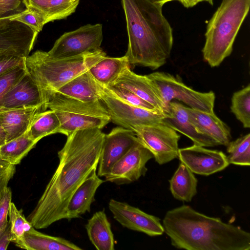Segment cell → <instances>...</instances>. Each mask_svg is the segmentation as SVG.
<instances>
[{"instance_id":"cell-1","label":"cell","mask_w":250,"mask_h":250,"mask_svg":"<svg viewBox=\"0 0 250 250\" xmlns=\"http://www.w3.org/2000/svg\"><path fill=\"white\" fill-rule=\"evenodd\" d=\"M105 134L101 129L94 128L76 130L67 136L58 152V167L27 218L34 228H47L65 219L71 196L97 168Z\"/></svg>"},{"instance_id":"cell-2","label":"cell","mask_w":250,"mask_h":250,"mask_svg":"<svg viewBox=\"0 0 250 250\" xmlns=\"http://www.w3.org/2000/svg\"><path fill=\"white\" fill-rule=\"evenodd\" d=\"M171 245L188 250H249L250 234L187 205L168 210L163 220Z\"/></svg>"},{"instance_id":"cell-3","label":"cell","mask_w":250,"mask_h":250,"mask_svg":"<svg viewBox=\"0 0 250 250\" xmlns=\"http://www.w3.org/2000/svg\"><path fill=\"white\" fill-rule=\"evenodd\" d=\"M128 36L130 65L155 70L164 65L173 45L172 28L162 7L149 0H121Z\"/></svg>"},{"instance_id":"cell-4","label":"cell","mask_w":250,"mask_h":250,"mask_svg":"<svg viewBox=\"0 0 250 250\" xmlns=\"http://www.w3.org/2000/svg\"><path fill=\"white\" fill-rule=\"evenodd\" d=\"M106 53L100 48L86 53L64 58H53L46 52L37 50L25 58L28 73L40 88L42 111L46 110L50 97L66 83L88 70Z\"/></svg>"},{"instance_id":"cell-5","label":"cell","mask_w":250,"mask_h":250,"mask_svg":"<svg viewBox=\"0 0 250 250\" xmlns=\"http://www.w3.org/2000/svg\"><path fill=\"white\" fill-rule=\"evenodd\" d=\"M250 6V0H223L208 21L202 52L211 67L219 66L231 53Z\"/></svg>"},{"instance_id":"cell-6","label":"cell","mask_w":250,"mask_h":250,"mask_svg":"<svg viewBox=\"0 0 250 250\" xmlns=\"http://www.w3.org/2000/svg\"><path fill=\"white\" fill-rule=\"evenodd\" d=\"M47 108L54 111L59 120V133L66 136L78 130L102 129L110 122L101 100L83 102L55 93L50 97Z\"/></svg>"},{"instance_id":"cell-7","label":"cell","mask_w":250,"mask_h":250,"mask_svg":"<svg viewBox=\"0 0 250 250\" xmlns=\"http://www.w3.org/2000/svg\"><path fill=\"white\" fill-rule=\"evenodd\" d=\"M159 89L165 103L177 100L190 108L208 113L214 112V92H201L185 84L179 78L166 72H156L147 75Z\"/></svg>"},{"instance_id":"cell-8","label":"cell","mask_w":250,"mask_h":250,"mask_svg":"<svg viewBox=\"0 0 250 250\" xmlns=\"http://www.w3.org/2000/svg\"><path fill=\"white\" fill-rule=\"evenodd\" d=\"M132 131L140 143L151 152L159 165L178 158L180 136L162 121L137 126Z\"/></svg>"},{"instance_id":"cell-9","label":"cell","mask_w":250,"mask_h":250,"mask_svg":"<svg viewBox=\"0 0 250 250\" xmlns=\"http://www.w3.org/2000/svg\"><path fill=\"white\" fill-rule=\"evenodd\" d=\"M101 100L108 112L110 121L119 126L131 130L137 126L161 122L167 115L160 111L132 105L117 97L104 87L101 94Z\"/></svg>"},{"instance_id":"cell-10","label":"cell","mask_w":250,"mask_h":250,"mask_svg":"<svg viewBox=\"0 0 250 250\" xmlns=\"http://www.w3.org/2000/svg\"><path fill=\"white\" fill-rule=\"evenodd\" d=\"M103 39L101 24H87L63 34L47 53L53 58L74 57L100 48Z\"/></svg>"},{"instance_id":"cell-11","label":"cell","mask_w":250,"mask_h":250,"mask_svg":"<svg viewBox=\"0 0 250 250\" xmlns=\"http://www.w3.org/2000/svg\"><path fill=\"white\" fill-rule=\"evenodd\" d=\"M152 158L151 152L139 141L114 164L105 180L118 185L137 181L146 175V164Z\"/></svg>"},{"instance_id":"cell-12","label":"cell","mask_w":250,"mask_h":250,"mask_svg":"<svg viewBox=\"0 0 250 250\" xmlns=\"http://www.w3.org/2000/svg\"><path fill=\"white\" fill-rule=\"evenodd\" d=\"M0 18V56H29L38 32L26 25L11 19Z\"/></svg>"},{"instance_id":"cell-13","label":"cell","mask_w":250,"mask_h":250,"mask_svg":"<svg viewBox=\"0 0 250 250\" xmlns=\"http://www.w3.org/2000/svg\"><path fill=\"white\" fill-rule=\"evenodd\" d=\"M108 208L114 219L123 227L150 236L161 235L164 232L158 217L128 203L112 199L109 202Z\"/></svg>"},{"instance_id":"cell-14","label":"cell","mask_w":250,"mask_h":250,"mask_svg":"<svg viewBox=\"0 0 250 250\" xmlns=\"http://www.w3.org/2000/svg\"><path fill=\"white\" fill-rule=\"evenodd\" d=\"M139 141L131 130L118 126L105 134L98 163L97 175L105 176L121 158Z\"/></svg>"},{"instance_id":"cell-15","label":"cell","mask_w":250,"mask_h":250,"mask_svg":"<svg viewBox=\"0 0 250 250\" xmlns=\"http://www.w3.org/2000/svg\"><path fill=\"white\" fill-rule=\"evenodd\" d=\"M178 158L193 173L205 176L220 171L229 165L227 156L222 151L195 144L179 148Z\"/></svg>"},{"instance_id":"cell-16","label":"cell","mask_w":250,"mask_h":250,"mask_svg":"<svg viewBox=\"0 0 250 250\" xmlns=\"http://www.w3.org/2000/svg\"><path fill=\"white\" fill-rule=\"evenodd\" d=\"M42 106L40 88L27 72L0 100V111L37 107L40 112Z\"/></svg>"},{"instance_id":"cell-17","label":"cell","mask_w":250,"mask_h":250,"mask_svg":"<svg viewBox=\"0 0 250 250\" xmlns=\"http://www.w3.org/2000/svg\"><path fill=\"white\" fill-rule=\"evenodd\" d=\"M162 121L189 138L195 145L206 147L219 145L214 140L196 129L190 120L187 106L177 101H172L168 104L167 115Z\"/></svg>"},{"instance_id":"cell-18","label":"cell","mask_w":250,"mask_h":250,"mask_svg":"<svg viewBox=\"0 0 250 250\" xmlns=\"http://www.w3.org/2000/svg\"><path fill=\"white\" fill-rule=\"evenodd\" d=\"M114 85L130 90L157 110L167 114V106L157 87L147 75L137 74L130 67L124 72Z\"/></svg>"},{"instance_id":"cell-19","label":"cell","mask_w":250,"mask_h":250,"mask_svg":"<svg viewBox=\"0 0 250 250\" xmlns=\"http://www.w3.org/2000/svg\"><path fill=\"white\" fill-rule=\"evenodd\" d=\"M96 170L95 168L91 172L71 196L66 207L65 219L78 218L90 211L96 192L104 182L97 175Z\"/></svg>"},{"instance_id":"cell-20","label":"cell","mask_w":250,"mask_h":250,"mask_svg":"<svg viewBox=\"0 0 250 250\" xmlns=\"http://www.w3.org/2000/svg\"><path fill=\"white\" fill-rule=\"evenodd\" d=\"M188 115L196 129L207 135L219 145L227 146L231 139L229 126L214 112L208 113L187 106Z\"/></svg>"},{"instance_id":"cell-21","label":"cell","mask_w":250,"mask_h":250,"mask_svg":"<svg viewBox=\"0 0 250 250\" xmlns=\"http://www.w3.org/2000/svg\"><path fill=\"white\" fill-rule=\"evenodd\" d=\"M103 88L88 70L62 86L56 93L81 101L95 102L101 100Z\"/></svg>"},{"instance_id":"cell-22","label":"cell","mask_w":250,"mask_h":250,"mask_svg":"<svg viewBox=\"0 0 250 250\" xmlns=\"http://www.w3.org/2000/svg\"><path fill=\"white\" fill-rule=\"evenodd\" d=\"M19 248L27 250H82L83 249L62 237L47 235L32 227L21 239L15 243Z\"/></svg>"},{"instance_id":"cell-23","label":"cell","mask_w":250,"mask_h":250,"mask_svg":"<svg viewBox=\"0 0 250 250\" xmlns=\"http://www.w3.org/2000/svg\"><path fill=\"white\" fill-rule=\"evenodd\" d=\"M130 63L126 56L121 57L105 56L92 66L88 71L100 85L108 87L114 85Z\"/></svg>"},{"instance_id":"cell-24","label":"cell","mask_w":250,"mask_h":250,"mask_svg":"<svg viewBox=\"0 0 250 250\" xmlns=\"http://www.w3.org/2000/svg\"><path fill=\"white\" fill-rule=\"evenodd\" d=\"M80 0H23L26 8L40 15L45 24L66 18L74 13Z\"/></svg>"},{"instance_id":"cell-25","label":"cell","mask_w":250,"mask_h":250,"mask_svg":"<svg viewBox=\"0 0 250 250\" xmlns=\"http://www.w3.org/2000/svg\"><path fill=\"white\" fill-rule=\"evenodd\" d=\"M85 228L89 240L97 250H114L113 233L104 209L94 213Z\"/></svg>"},{"instance_id":"cell-26","label":"cell","mask_w":250,"mask_h":250,"mask_svg":"<svg viewBox=\"0 0 250 250\" xmlns=\"http://www.w3.org/2000/svg\"><path fill=\"white\" fill-rule=\"evenodd\" d=\"M37 107L13 109L0 111V123L6 134V142L24 134L28 130Z\"/></svg>"},{"instance_id":"cell-27","label":"cell","mask_w":250,"mask_h":250,"mask_svg":"<svg viewBox=\"0 0 250 250\" xmlns=\"http://www.w3.org/2000/svg\"><path fill=\"white\" fill-rule=\"evenodd\" d=\"M169 182L171 194L178 200L189 202L197 193V180L181 162Z\"/></svg>"},{"instance_id":"cell-28","label":"cell","mask_w":250,"mask_h":250,"mask_svg":"<svg viewBox=\"0 0 250 250\" xmlns=\"http://www.w3.org/2000/svg\"><path fill=\"white\" fill-rule=\"evenodd\" d=\"M59 120L55 112L51 109L38 111L34 115L26 133L36 142L42 138L59 133Z\"/></svg>"},{"instance_id":"cell-29","label":"cell","mask_w":250,"mask_h":250,"mask_svg":"<svg viewBox=\"0 0 250 250\" xmlns=\"http://www.w3.org/2000/svg\"><path fill=\"white\" fill-rule=\"evenodd\" d=\"M37 143L29 137L26 132L0 146V158L13 165H18Z\"/></svg>"},{"instance_id":"cell-30","label":"cell","mask_w":250,"mask_h":250,"mask_svg":"<svg viewBox=\"0 0 250 250\" xmlns=\"http://www.w3.org/2000/svg\"><path fill=\"white\" fill-rule=\"evenodd\" d=\"M229 164L239 166L250 165V134L248 133L230 141L227 146Z\"/></svg>"},{"instance_id":"cell-31","label":"cell","mask_w":250,"mask_h":250,"mask_svg":"<svg viewBox=\"0 0 250 250\" xmlns=\"http://www.w3.org/2000/svg\"><path fill=\"white\" fill-rule=\"evenodd\" d=\"M231 112L245 128L250 127V84L233 94Z\"/></svg>"},{"instance_id":"cell-32","label":"cell","mask_w":250,"mask_h":250,"mask_svg":"<svg viewBox=\"0 0 250 250\" xmlns=\"http://www.w3.org/2000/svg\"><path fill=\"white\" fill-rule=\"evenodd\" d=\"M9 223L10 226L11 242L16 243L22 238L24 233L33 226L26 219L21 210L17 209L11 202L8 211Z\"/></svg>"},{"instance_id":"cell-33","label":"cell","mask_w":250,"mask_h":250,"mask_svg":"<svg viewBox=\"0 0 250 250\" xmlns=\"http://www.w3.org/2000/svg\"><path fill=\"white\" fill-rule=\"evenodd\" d=\"M106 88L117 97L132 105L148 110L159 111L151 104L127 89L115 85Z\"/></svg>"},{"instance_id":"cell-34","label":"cell","mask_w":250,"mask_h":250,"mask_svg":"<svg viewBox=\"0 0 250 250\" xmlns=\"http://www.w3.org/2000/svg\"><path fill=\"white\" fill-rule=\"evenodd\" d=\"M26 73L24 65L0 74V100Z\"/></svg>"},{"instance_id":"cell-35","label":"cell","mask_w":250,"mask_h":250,"mask_svg":"<svg viewBox=\"0 0 250 250\" xmlns=\"http://www.w3.org/2000/svg\"><path fill=\"white\" fill-rule=\"evenodd\" d=\"M11 19L21 22L37 32H40L45 24L42 16L30 8L11 16Z\"/></svg>"},{"instance_id":"cell-36","label":"cell","mask_w":250,"mask_h":250,"mask_svg":"<svg viewBox=\"0 0 250 250\" xmlns=\"http://www.w3.org/2000/svg\"><path fill=\"white\" fill-rule=\"evenodd\" d=\"M11 199V190L7 187L0 193V236L9 223L7 217Z\"/></svg>"},{"instance_id":"cell-37","label":"cell","mask_w":250,"mask_h":250,"mask_svg":"<svg viewBox=\"0 0 250 250\" xmlns=\"http://www.w3.org/2000/svg\"><path fill=\"white\" fill-rule=\"evenodd\" d=\"M16 165L0 158V193L7 187L16 172Z\"/></svg>"},{"instance_id":"cell-38","label":"cell","mask_w":250,"mask_h":250,"mask_svg":"<svg viewBox=\"0 0 250 250\" xmlns=\"http://www.w3.org/2000/svg\"><path fill=\"white\" fill-rule=\"evenodd\" d=\"M25 58L8 55L0 56V74L16 67L24 66Z\"/></svg>"},{"instance_id":"cell-39","label":"cell","mask_w":250,"mask_h":250,"mask_svg":"<svg viewBox=\"0 0 250 250\" xmlns=\"http://www.w3.org/2000/svg\"><path fill=\"white\" fill-rule=\"evenodd\" d=\"M23 0H0V18L10 17L21 12Z\"/></svg>"},{"instance_id":"cell-40","label":"cell","mask_w":250,"mask_h":250,"mask_svg":"<svg viewBox=\"0 0 250 250\" xmlns=\"http://www.w3.org/2000/svg\"><path fill=\"white\" fill-rule=\"evenodd\" d=\"M11 242L10 226L8 223L5 229L0 236V250H6Z\"/></svg>"},{"instance_id":"cell-41","label":"cell","mask_w":250,"mask_h":250,"mask_svg":"<svg viewBox=\"0 0 250 250\" xmlns=\"http://www.w3.org/2000/svg\"><path fill=\"white\" fill-rule=\"evenodd\" d=\"M179 1L186 8L192 7L202 1L208 2L211 5L213 4L212 0H179Z\"/></svg>"},{"instance_id":"cell-42","label":"cell","mask_w":250,"mask_h":250,"mask_svg":"<svg viewBox=\"0 0 250 250\" xmlns=\"http://www.w3.org/2000/svg\"><path fill=\"white\" fill-rule=\"evenodd\" d=\"M6 142V134L0 123V146L5 144Z\"/></svg>"},{"instance_id":"cell-43","label":"cell","mask_w":250,"mask_h":250,"mask_svg":"<svg viewBox=\"0 0 250 250\" xmlns=\"http://www.w3.org/2000/svg\"><path fill=\"white\" fill-rule=\"evenodd\" d=\"M149 0L156 5H159V6H160L162 7H163V6L167 2H169L171 1H174V0L179 1V0Z\"/></svg>"}]
</instances>
